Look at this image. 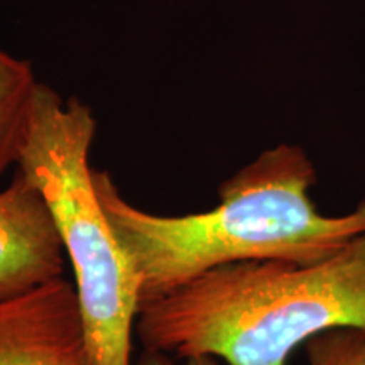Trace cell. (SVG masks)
<instances>
[{
    "label": "cell",
    "instance_id": "1",
    "mask_svg": "<svg viewBox=\"0 0 365 365\" xmlns=\"http://www.w3.org/2000/svg\"><path fill=\"white\" fill-rule=\"evenodd\" d=\"M93 185L134 266L140 303L227 264L319 261L365 232V200L345 215L318 212L309 195L317 171L298 145L264 150L223 182L215 208L191 215L134 207L105 171L93 170Z\"/></svg>",
    "mask_w": 365,
    "mask_h": 365
},
{
    "label": "cell",
    "instance_id": "2",
    "mask_svg": "<svg viewBox=\"0 0 365 365\" xmlns=\"http://www.w3.org/2000/svg\"><path fill=\"white\" fill-rule=\"evenodd\" d=\"M365 327V232L319 261L227 264L143 301L140 344L173 359L287 365L319 333Z\"/></svg>",
    "mask_w": 365,
    "mask_h": 365
},
{
    "label": "cell",
    "instance_id": "3",
    "mask_svg": "<svg viewBox=\"0 0 365 365\" xmlns=\"http://www.w3.org/2000/svg\"><path fill=\"white\" fill-rule=\"evenodd\" d=\"M95 129L85 103L39 83L16 164L43 195L73 266L95 365H130L139 279L95 191Z\"/></svg>",
    "mask_w": 365,
    "mask_h": 365
},
{
    "label": "cell",
    "instance_id": "4",
    "mask_svg": "<svg viewBox=\"0 0 365 365\" xmlns=\"http://www.w3.org/2000/svg\"><path fill=\"white\" fill-rule=\"evenodd\" d=\"M0 365H95L75 284L58 277L0 298Z\"/></svg>",
    "mask_w": 365,
    "mask_h": 365
},
{
    "label": "cell",
    "instance_id": "5",
    "mask_svg": "<svg viewBox=\"0 0 365 365\" xmlns=\"http://www.w3.org/2000/svg\"><path fill=\"white\" fill-rule=\"evenodd\" d=\"M66 259L43 195L17 173L0 191V298L63 277Z\"/></svg>",
    "mask_w": 365,
    "mask_h": 365
},
{
    "label": "cell",
    "instance_id": "6",
    "mask_svg": "<svg viewBox=\"0 0 365 365\" xmlns=\"http://www.w3.org/2000/svg\"><path fill=\"white\" fill-rule=\"evenodd\" d=\"M38 86L29 63L0 49V175L19 158Z\"/></svg>",
    "mask_w": 365,
    "mask_h": 365
},
{
    "label": "cell",
    "instance_id": "7",
    "mask_svg": "<svg viewBox=\"0 0 365 365\" xmlns=\"http://www.w3.org/2000/svg\"><path fill=\"white\" fill-rule=\"evenodd\" d=\"M307 365H365V327L319 333L304 344Z\"/></svg>",
    "mask_w": 365,
    "mask_h": 365
},
{
    "label": "cell",
    "instance_id": "8",
    "mask_svg": "<svg viewBox=\"0 0 365 365\" xmlns=\"http://www.w3.org/2000/svg\"><path fill=\"white\" fill-rule=\"evenodd\" d=\"M137 365H220V362H218V359L208 357V355L190 359H173L170 355H164L161 352L145 350Z\"/></svg>",
    "mask_w": 365,
    "mask_h": 365
}]
</instances>
